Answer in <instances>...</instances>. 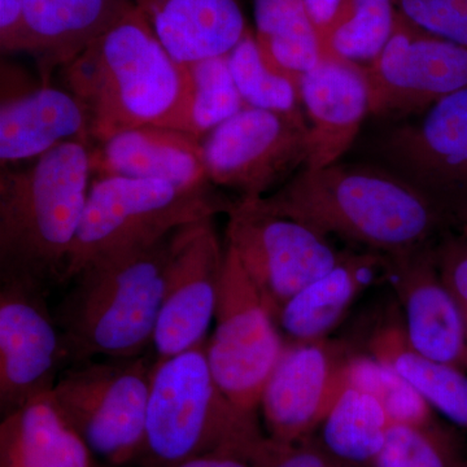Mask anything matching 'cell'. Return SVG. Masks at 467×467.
<instances>
[{
    "label": "cell",
    "mask_w": 467,
    "mask_h": 467,
    "mask_svg": "<svg viewBox=\"0 0 467 467\" xmlns=\"http://www.w3.org/2000/svg\"><path fill=\"white\" fill-rule=\"evenodd\" d=\"M256 201L270 213L384 259L426 250L451 232L450 212L441 202L380 164L303 167Z\"/></svg>",
    "instance_id": "6da1fadb"
},
{
    "label": "cell",
    "mask_w": 467,
    "mask_h": 467,
    "mask_svg": "<svg viewBox=\"0 0 467 467\" xmlns=\"http://www.w3.org/2000/svg\"><path fill=\"white\" fill-rule=\"evenodd\" d=\"M97 143L140 126L187 131L189 69L131 7L60 70Z\"/></svg>",
    "instance_id": "7a4b0ae2"
},
{
    "label": "cell",
    "mask_w": 467,
    "mask_h": 467,
    "mask_svg": "<svg viewBox=\"0 0 467 467\" xmlns=\"http://www.w3.org/2000/svg\"><path fill=\"white\" fill-rule=\"evenodd\" d=\"M88 140L58 144L0 173V278L47 292L64 284L91 187Z\"/></svg>",
    "instance_id": "3957f363"
},
{
    "label": "cell",
    "mask_w": 467,
    "mask_h": 467,
    "mask_svg": "<svg viewBox=\"0 0 467 467\" xmlns=\"http://www.w3.org/2000/svg\"><path fill=\"white\" fill-rule=\"evenodd\" d=\"M182 229L146 247L95 261L72 279L57 322L67 359L84 364L95 358H133L152 344Z\"/></svg>",
    "instance_id": "277c9868"
},
{
    "label": "cell",
    "mask_w": 467,
    "mask_h": 467,
    "mask_svg": "<svg viewBox=\"0 0 467 467\" xmlns=\"http://www.w3.org/2000/svg\"><path fill=\"white\" fill-rule=\"evenodd\" d=\"M267 436L256 416L239 410L218 386L207 342L153 364L140 456L153 467H174L207 454L252 462Z\"/></svg>",
    "instance_id": "5b68a950"
},
{
    "label": "cell",
    "mask_w": 467,
    "mask_h": 467,
    "mask_svg": "<svg viewBox=\"0 0 467 467\" xmlns=\"http://www.w3.org/2000/svg\"><path fill=\"white\" fill-rule=\"evenodd\" d=\"M232 205L213 184L184 187L144 178L95 177L64 284L95 261L153 244L182 227L227 213Z\"/></svg>",
    "instance_id": "8992f818"
},
{
    "label": "cell",
    "mask_w": 467,
    "mask_h": 467,
    "mask_svg": "<svg viewBox=\"0 0 467 467\" xmlns=\"http://www.w3.org/2000/svg\"><path fill=\"white\" fill-rule=\"evenodd\" d=\"M152 368L140 356L84 362L50 396L94 456L125 465L142 454Z\"/></svg>",
    "instance_id": "52a82bcc"
},
{
    "label": "cell",
    "mask_w": 467,
    "mask_h": 467,
    "mask_svg": "<svg viewBox=\"0 0 467 467\" xmlns=\"http://www.w3.org/2000/svg\"><path fill=\"white\" fill-rule=\"evenodd\" d=\"M285 346L256 285L226 244L207 358L218 386L239 410L256 416L264 389Z\"/></svg>",
    "instance_id": "ba28073f"
},
{
    "label": "cell",
    "mask_w": 467,
    "mask_h": 467,
    "mask_svg": "<svg viewBox=\"0 0 467 467\" xmlns=\"http://www.w3.org/2000/svg\"><path fill=\"white\" fill-rule=\"evenodd\" d=\"M308 131L301 109L244 107L201 140L209 182L243 201L264 198L306 167Z\"/></svg>",
    "instance_id": "9c48e42d"
},
{
    "label": "cell",
    "mask_w": 467,
    "mask_h": 467,
    "mask_svg": "<svg viewBox=\"0 0 467 467\" xmlns=\"http://www.w3.org/2000/svg\"><path fill=\"white\" fill-rule=\"evenodd\" d=\"M226 244L256 285L270 315L321 278L343 257L325 235L291 218L270 213L256 199L233 202Z\"/></svg>",
    "instance_id": "30bf717a"
},
{
    "label": "cell",
    "mask_w": 467,
    "mask_h": 467,
    "mask_svg": "<svg viewBox=\"0 0 467 467\" xmlns=\"http://www.w3.org/2000/svg\"><path fill=\"white\" fill-rule=\"evenodd\" d=\"M364 67L370 115L405 117L467 88V47L426 33L398 14L386 47Z\"/></svg>",
    "instance_id": "8fae6325"
},
{
    "label": "cell",
    "mask_w": 467,
    "mask_h": 467,
    "mask_svg": "<svg viewBox=\"0 0 467 467\" xmlns=\"http://www.w3.org/2000/svg\"><path fill=\"white\" fill-rule=\"evenodd\" d=\"M380 165L445 208L467 198V88L436 101L418 119L377 140Z\"/></svg>",
    "instance_id": "7c38bea8"
},
{
    "label": "cell",
    "mask_w": 467,
    "mask_h": 467,
    "mask_svg": "<svg viewBox=\"0 0 467 467\" xmlns=\"http://www.w3.org/2000/svg\"><path fill=\"white\" fill-rule=\"evenodd\" d=\"M352 353L327 337L285 346L261 396L272 441L294 444L315 436L348 387L347 365Z\"/></svg>",
    "instance_id": "4fadbf2b"
},
{
    "label": "cell",
    "mask_w": 467,
    "mask_h": 467,
    "mask_svg": "<svg viewBox=\"0 0 467 467\" xmlns=\"http://www.w3.org/2000/svg\"><path fill=\"white\" fill-rule=\"evenodd\" d=\"M45 292L17 282L0 290V409L2 416L47 395L67 361L66 342L46 306Z\"/></svg>",
    "instance_id": "5bb4252c"
},
{
    "label": "cell",
    "mask_w": 467,
    "mask_h": 467,
    "mask_svg": "<svg viewBox=\"0 0 467 467\" xmlns=\"http://www.w3.org/2000/svg\"><path fill=\"white\" fill-rule=\"evenodd\" d=\"M225 254L213 218L181 230L153 335L156 361L207 342L216 317Z\"/></svg>",
    "instance_id": "9a60e30c"
},
{
    "label": "cell",
    "mask_w": 467,
    "mask_h": 467,
    "mask_svg": "<svg viewBox=\"0 0 467 467\" xmlns=\"http://www.w3.org/2000/svg\"><path fill=\"white\" fill-rule=\"evenodd\" d=\"M434 247L387 259L405 315L404 330L420 355L467 370V324L462 308L442 281Z\"/></svg>",
    "instance_id": "2e32d148"
},
{
    "label": "cell",
    "mask_w": 467,
    "mask_h": 467,
    "mask_svg": "<svg viewBox=\"0 0 467 467\" xmlns=\"http://www.w3.org/2000/svg\"><path fill=\"white\" fill-rule=\"evenodd\" d=\"M308 122L306 168L339 162L358 137L370 99L364 67L337 57H322L300 82Z\"/></svg>",
    "instance_id": "e0dca14e"
},
{
    "label": "cell",
    "mask_w": 467,
    "mask_h": 467,
    "mask_svg": "<svg viewBox=\"0 0 467 467\" xmlns=\"http://www.w3.org/2000/svg\"><path fill=\"white\" fill-rule=\"evenodd\" d=\"M133 0H26L17 52L36 60L41 85L134 7Z\"/></svg>",
    "instance_id": "ac0fdd59"
},
{
    "label": "cell",
    "mask_w": 467,
    "mask_h": 467,
    "mask_svg": "<svg viewBox=\"0 0 467 467\" xmlns=\"http://www.w3.org/2000/svg\"><path fill=\"white\" fill-rule=\"evenodd\" d=\"M91 150L95 177L160 180L184 187L209 182L201 140L177 129L140 126L110 137Z\"/></svg>",
    "instance_id": "d6986e66"
},
{
    "label": "cell",
    "mask_w": 467,
    "mask_h": 467,
    "mask_svg": "<svg viewBox=\"0 0 467 467\" xmlns=\"http://www.w3.org/2000/svg\"><path fill=\"white\" fill-rule=\"evenodd\" d=\"M12 92L0 106L2 167L41 158L67 140H90L86 110L69 91L41 85Z\"/></svg>",
    "instance_id": "ffe728a7"
},
{
    "label": "cell",
    "mask_w": 467,
    "mask_h": 467,
    "mask_svg": "<svg viewBox=\"0 0 467 467\" xmlns=\"http://www.w3.org/2000/svg\"><path fill=\"white\" fill-rule=\"evenodd\" d=\"M178 63L225 57L247 32L239 0H133Z\"/></svg>",
    "instance_id": "44dd1931"
},
{
    "label": "cell",
    "mask_w": 467,
    "mask_h": 467,
    "mask_svg": "<svg viewBox=\"0 0 467 467\" xmlns=\"http://www.w3.org/2000/svg\"><path fill=\"white\" fill-rule=\"evenodd\" d=\"M386 265L387 259L371 252L343 254L330 272L285 304L276 324L296 343L325 339Z\"/></svg>",
    "instance_id": "7402d4cb"
},
{
    "label": "cell",
    "mask_w": 467,
    "mask_h": 467,
    "mask_svg": "<svg viewBox=\"0 0 467 467\" xmlns=\"http://www.w3.org/2000/svg\"><path fill=\"white\" fill-rule=\"evenodd\" d=\"M0 467H95V462L90 448L47 393L3 417Z\"/></svg>",
    "instance_id": "603a6c76"
},
{
    "label": "cell",
    "mask_w": 467,
    "mask_h": 467,
    "mask_svg": "<svg viewBox=\"0 0 467 467\" xmlns=\"http://www.w3.org/2000/svg\"><path fill=\"white\" fill-rule=\"evenodd\" d=\"M368 355L395 368L432 409L467 429V374L411 348L404 326L380 325L368 340Z\"/></svg>",
    "instance_id": "cb8c5ba5"
},
{
    "label": "cell",
    "mask_w": 467,
    "mask_h": 467,
    "mask_svg": "<svg viewBox=\"0 0 467 467\" xmlns=\"http://www.w3.org/2000/svg\"><path fill=\"white\" fill-rule=\"evenodd\" d=\"M257 45L275 72L300 88L303 76L322 57L317 30L303 0H254Z\"/></svg>",
    "instance_id": "d4e9b609"
},
{
    "label": "cell",
    "mask_w": 467,
    "mask_h": 467,
    "mask_svg": "<svg viewBox=\"0 0 467 467\" xmlns=\"http://www.w3.org/2000/svg\"><path fill=\"white\" fill-rule=\"evenodd\" d=\"M389 426L391 422L376 398L347 387L322 423L321 441L339 462L371 467Z\"/></svg>",
    "instance_id": "484cf974"
},
{
    "label": "cell",
    "mask_w": 467,
    "mask_h": 467,
    "mask_svg": "<svg viewBox=\"0 0 467 467\" xmlns=\"http://www.w3.org/2000/svg\"><path fill=\"white\" fill-rule=\"evenodd\" d=\"M393 0H343L330 24L318 33L322 57H337L368 66L395 32Z\"/></svg>",
    "instance_id": "4316f807"
},
{
    "label": "cell",
    "mask_w": 467,
    "mask_h": 467,
    "mask_svg": "<svg viewBox=\"0 0 467 467\" xmlns=\"http://www.w3.org/2000/svg\"><path fill=\"white\" fill-rule=\"evenodd\" d=\"M347 383L376 398L391 425H429L435 422L432 408L395 368L368 353H352Z\"/></svg>",
    "instance_id": "83f0119b"
},
{
    "label": "cell",
    "mask_w": 467,
    "mask_h": 467,
    "mask_svg": "<svg viewBox=\"0 0 467 467\" xmlns=\"http://www.w3.org/2000/svg\"><path fill=\"white\" fill-rule=\"evenodd\" d=\"M187 69V131L202 140L209 131L244 109L245 104L234 82L227 55L189 63Z\"/></svg>",
    "instance_id": "f1b7e54d"
},
{
    "label": "cell",
    "mask_w": 467,
    "mask_h": 467,
    "mask_svg": "<svg viewBox=\"0 0 467 467\" xmlns=\"http://www.w3.org/2000/svg\"><path fill=\"white\" fill-rule=\"evenodd\" d=\"M227 63L245 107L276 112L300 109V88L288 77L267 66L250 29L227 54Z\"/></svg>",
    "instance_id": "f546056e"
},
{
    "label": "cell",
    "mask_w": 467,
    "mask_h": 467,
    "mask_svg": "<svg viewBox=\"0 0 467 467\" xmlns=\"http://www.w3.org/2000/svg\"><path fill=\"white\" fill-rule=\"evenodd\" d=\"M456 436L438 423L391 425L371 467H460Z\"/></svg>",
    "instance_id": "4dcf8cb0"
},
{
    "label": "cell",
    "mask_w": 467,
    "mask_h": 467,
    "mask_svg": "<svg viewBox=\"0 0 467 467\" xmlns=\"http://www.w3.org/2000/svg\"><path fill=\"white\" fill-rule=\"evenodd\" d=\"M405 20L426 33L467 47V0H393Z\"/></svg>",
    "instance_id": "1f68e13d"
},
{
    "label": "cell",
    "mask_w": 467,
    "mask_h": 467,
    "mask_svg": "<svg viewBox=\"0 0 467 467\" xmlns=\"http://www.w3.org/2000/svg\"><path fill=\"white\" fill-rule=\"evenodd\" d=\"M339 461L334 459L315 436L306 441L284 444L267 436L257 456L252 460L254 467H335Z\"/></svg>",
    "instance_id": "d6a6232c"
},
{
    "label": "cell",
    "mask_w": 467,
    "mask_h": 467,
    "mask_svg": "<svg viewBox=\"0 0 467 467\" xmlns=\"http://www.w3.org/2000/svg\"><path fill=\"white\" fill-rule=\"evenodd\" d=\"M436 265L444 284L467 315V244L460 236L447 232L434 247Z\"/></svg>",
    "instance_id": "836d02e7"
},
{
    "label": "cell",
    "mask_w": 467,
    "mask_h": 467,
    "mask_svg": "<svg viewBox=\"0 0 467 467\" xmlns=\"http://www.w3.org/2000/svg\"><path fill=\"white\" fill-rule=\"evenodd\" d=\"M24 12L26 0H0V48L5 54L17 52Z\"/></svg>",
    "instance_id": "e575fe53"
},
{
    "label": "cell",
    "mask_w": 467,
    "mask_h": 467,
    "mask_svg": "<svg viewBox=\"0 0 467 467\" xmlns=\"http://www.w3.org/2000/svg\"><path fill=\"white\" fill-rule=\"evenodd\" d=\"M317 34L333 21L343 0H303Z\"/></svg>",
    "instance_id": "d590c367"
},
{
    "label": "cell",
    "mask_w": 467,
    "mask_h": 467,
    "mask_svg": "<svg viewBox=\"0 0 467 467\" xmlns=\"http://www.w3.org/2000/svg\"><path fill=\"white\" fill-rule=\"evenodd\" d=\"M174 467H254L248 461L232 454H207Z\"/></svg>",
    "instance_id": "8d00e7d4"
},
{
    "label": "cell",
    "mask_w": 467,
    "mask_h": 467,
    "mask_svg": "<svg viewBox=\"0 0 467 467\" xmlns=\"http://www.w3.org/2000/svg\"><path fill=\"white\" fill-rule=\"evenodd\" d=\"M451 232L460 236L467 244V198L450 209Z\"/></svg>",
    "instance_id": "74e56055"
},
{
    "label": "cell",
    "mask_w": 467,
    "mask_h": 467,
    "mask_svg": "<svg viewBox=\"0 0 467 467\" xmlns=\"http://www.w3.org/2000/svg\"><path fill=\"white\" fill-rule=\"evenodd\" d=\"M335 467H358V466L347 465V463L339 462V463H337V466H335Z\"/></svg>",
    "instance_id": "f35d334b"
},
{
    "label": "cell",
    "mask_w": 467,
    "mask_h": 467,
    "mask_svg": "<svg viewBox=\"0 0 467 467\" xmlns=\"http://www.w3.org/2000/svg\"><path fill=\"white\" fill-rule=\"evenodd\" d=\"M460 467H467V460L463 461L462 465H461Z\"/></svg>",
    "instance_id": "ab89813d"
},
{
    "label": "cell",
    "mask_w": 467,
    "mask_h": 467,
    "mask_svg": "<svg viewBox=\"0 0 467 467\" xmlns=\"http://www.w3.org/2000/svg\"><path fill=\"white\" fill-rule=\"evenodd\" d=\"M463 315H465L466 324H467V315H466V313H463Z\"/></svg>",
    "instance_id": "60d3db41"
}]
</instances>
